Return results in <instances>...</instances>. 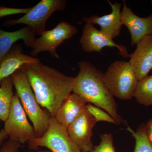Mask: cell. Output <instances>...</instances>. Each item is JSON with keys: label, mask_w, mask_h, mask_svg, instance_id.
Instances as JSON below:
<instances>
[{"label": "cell", "mask_w": 152, "mask_h": 152, "mask_svg": "<svg viewBox=\"0 0 152 152\" xmlns=\"http://www.w3.org/2000/svg\"><path fill=\"white\" fill-rule=\"evenodd\" d=\"M28 8H14L7 7H0V19L7 16L17 14L27 13L31 10Z\"/></svg>", "instance_id": "22"}, {"label": "cell", "mask_w": 152, "mask_h": 152, "mask_svg": "<svg viewBox=\"0 0 152 152\" xmlns=\"http://www.w3.org/2000/svg\"><path fill=\"white\" fill-rule=\"evenodd\" d=\"M76 27L66 21L60 22L51 30H45L39 37L35 39L31 46L30 54L35 57L42 52L48 51L52 56L59 58L57 49L66 40L72 37L77 33Z\"/></svg>", "instance_id": "8"}, {"label": "cell", "mask_w": 152, "mask_h": 152, "mask_svg": "<svg viewBox=\"0 0 152 152\" xmlns=\"http://www.w3.org/2000/svg\"><path fill=\"white\" fill-rule=\"evenodd\" d=\"M8 138L4 129L0 131V148L4 142L5 140Z\"/></svg>", "instance_id": "25"}, {"label": "cell", "mask_w": 152, "mask_h": 152, "mask_svg": "<svg viewBox=\"0 0 152 152\" xmlns=\"http://www.w3.org/2000/svg\"><path fill=\"white\" fill-rule=\"evenodd\" d=\"M87 104L80 96L75 93L71 94L57 110L54 118L57 122L66 129Z\"/></svg>", "instance_id": "15"}, {"label": "cell", "mask_w": 152, "mask_h": 152, "mask_svg": "<svg viewBox=\"0 0 152 152\" xmlns=\"http://www.w3.org/2000/svg\"><path fill=\"white\" fill-rule=\"evenodd\" d=\"M10 77L23 108L32 123L37 137H41L48 130L51 117L38 103L27 77L20 69Z\"/></svg>", "instance_id": "3"}, {"label": "cell", "mask_w": 152, "mask_h": 152, "mask_svg": "<svg viewBox=\"0 0 152 152\" xmlns=\"http://www.w3.org/2000/svg\"><path fill=\"white\" fill-rule=\"evenodd\" d=\"M82 48L86 53L96 52L102 53L105 47L116 48L118 54L124 58H129L127 48L123 45L115 43L113 39L109 38L98 30L92 24L86 23L83 34L80 39Z\"/></svg>", "instance_id": "10"}, {"label": "cell", "mask_w": 152, "mask_h": 152, "mask_svg": "<svg viewBox=\"0 0 152 152\" xmlns=\"http://www.w3.org/2000/svg\"><path fill=\"white\" fill-rule=\"evenodd\" d=\"M107 1L111 7L110 13L102 16L92 15L84 17L82 20L86 23L99 25L101 28L100 31L105 35L113 39L119 36L123 26L121 21L122 5L120 3L113 4L110 1Z\"/></svg>", "instance_id": "13"}, {"label": "cell", "mask_w": 152, "mask_h": 152, "mask_svg": "<svg viewBox=\"0 0 152 152\" xmlns=\"http://www.w3.org/2000/svg\"><path fill=\"white\" fill-rule=\"evenodd\" d=\"M11 77L4 79L0 85V120L5 122L8 118L14 96Z\"/></svg>", "instance_id": "17"}, {"label": "cell", "mask_w": 152, "mask_h": 152, "mask_svg": "<svg viewBox=\"0 0 152 152\" xmlns=\"http://www.w3.org/2000/svg\"><path fill=\"white\" fill-rule=\"evenodd\" d=\"M133 97L141 104L152 105V75L138 81Z\"/></svg>", "instance_id": "18"}, {"label": "cell", "mask_w": 152, "mask_h": 152, "mask_svg": "<svg viewBox=\"0 0 152 152\" xmlns=\"http://www.w3.org/2000/svg\"><path fill=\"white\" fill-rule=\"evenodd\" d=\"M65 0H42L31 7L29 12L17 20H9L3 23L6 27L17 24H25L28 27L35 35H40L45 30L48 19L56 11L65 9Z\"/></svg>", "instance_id": "5"}, {"label": "cell", "mask_w": 152, "mask_h": 152, "mask_svg": "<svg viewBox=\"0 0 152 152\" xmlns=\"http://www.w3.org/2000/svg\"><path fill=\"white\" fill-rule=\"evenodd\" d=\"M145 125L147 135L152 145V118Z\"/></svg>", "instance_id": "24"}, {"label": "cell", "mask_w": 152, "mask_h": 152, "mask_svg": "<svg viewBox=\"0 0 152 152\" xmlns=\"http://www.w3.org/2000/svg\"><path fill=\"white\" fill-rule=\"evenodd\" d=\"M104 76L106 86L114 96L124 100L133 97L138 80L129 62L115 61Z\"/></svg>", "instance_id": "4"}, {"label": "cell", "mask_w": 152, "mask_h": 152, "mask_svg": "<svg viewBox=\"0 0 152 152\" xmlns=\"http://www.w3.org/2000/svg\"><path fill=\"white\" fill-rule=\"evenodd\" d=\"M20 144L9 139L3 144L0 152H18Z\"/></svg>", "instance_id": "23"}, {"label": "cell", "mask_w": 152, "mask_h": 152, "mask_svg": "<svg viewBox=\"0 0 152 152\" xmlns=\"http://www.w3.org/2000/svg\"><path fill=\"white\" fill-rule=\"evenodd\" d=\"M26 76L42 107L54 118L57 110L72 94L74 77L40 62L20 68Z\"/></svg>", "instance_id": "1"}, {"label": "cell", "mask_w": 152, "mask_h": 152, "mask_svg": "<svg viewBox=\"0 0 152 152\" xmlns=\"http://www.w3.org/2000/svg\"><path fill=\"white\" fill-rule=\"evenodd\" d=\"M121 21L129 31L132 46L145 36L152 35V14L146 18L138 17L128 7L125 1H123Z\"/></svg>", "instance_id": "11"}, {"label": "cell", "mask_w": 152, "mask_h": 152, "mask_svg": "<svg viewBox=\"0 0 152 152\" xmlns=\"http://www.w3.org/2000/svg\"><path fill=\"white\" fill-rule=\"evenodd\" d=\"M4 129L9 139L25 144L37 137L35 131L30 124L18 94L14 95L12 107Z\"/></svg>", "instance_id": "7"}, {"label": "cell", "mask_w": 152, "mask_h": 152, "mask_svg": "<svg viewBox=\"0 0 152 152\" xmlns=\"http://www.w3.org/2000/svg\"><path fill=\"white\" fill-rule=\"evenodd\" d=\"M29 148L39 150L45 147L51 152H82L68 135L66 129L51 117L48 128L41 137L32 139L28 142Z\"/></svg>", "instance_id": "6"}, {"label": "cell", "mask_w": 152, "mask_h": 152, "mask_svg": "<svg viewBox=\"0 0 152 152\" xmlns=\"http://www.w3.org/2000/svg\"><path fill=\"white\" fill-rule=\"evenodd\" d=\"M136 45L135 50L129 54V62L140 81L152 70V35L144 37Z\"/></svg>", "instance_id": "12"}, {"label": "cell", "mask_w": 152, "mask_h": 152, "mask_svg": "<svg viewBox=\"0 0 152 152\" xmlns=\"http://www.w3.org/2000/svg\"><path fill=\"white\" fill-rule=\"evenodd\" d=\"M38 58L23 53L21 45L15 44L3 58L0 64V85L4 79L10 77L25 64L40 62Z\"/></svg>", "instance_id": "14"}, {"label": "cell", "mask_w": 152, "mask_h": 152, "mask_svg": "<svg viewBox=\"0 0 152 152\" xmlns=\"http://www.w3.org/2000/svg\"><path fill=\"white\" fill-rule=\"evenodd\" d=\"M35 39V35L27 26L15 31L0 28V64L5 55L18 41L22 40L26 47L31 48Z\"/></svg>", "instance_id": "16"}, {"label": "cell", "mask_w": 152, "mask_h": 152, "mask_svg": "<svg viewBox=\"0 0 152 152\" xmlns=\"http://www.w3.org/2000/svg\"><path fill=\"white\" fill-rule=\"evenodd\" d=\"M86 107L96 122L105 121L116 124L113 118L108 113L100 108L90 103L87 104Z\"/></svg>", "instance_id": "20"}, {"label": "cell", "mask_w": 152, "mask_h": 152, "mask_svg": "<svg viewBox=\"0 0 152 152\" xmlns=\"http://www.w3.org/2000/svg\"><path fill=\"white\" fill-rule=\"evenodd\" d=\"M127 126V130L132 134L135 140L134 152H152V145L147 135L145 124L140 125L136 132L128 125Z\"/></svg>", "instance_id": "19"}, {"label": "cell", "mask_w": 152, "mask_h": 152, "mask_svg": "<svg viewBox=\"0 0 152 152\" xmlns=\"http://www.w3.org/2000/svg\"><path fill=\"white\" fill-rule=\"evenodd\" d=\"M28 152H51L50 150H35V151H29Z\"/></svg>", "instance_id": "26"}, {"label": "cell", "mask_w": 152, "mask_h": 152, "mask_svg": "<svg viewBox=\"0 0 152 152\" xmlns=\"http://www.w3.org/2000/svg\"><path fill=\"white\" fill-rule=\"evenodd\" d=\"M96 123L85 107L66 129L70 138L82 152H90L94 149L92 130Z\"/></svg>", "instance_id": "9"}, {"label": "cell", "mask_w": 152, "mask_h": 152, "mask_svg": "<svg viewBox=\"0 0 152 152\" xmlns=\"http://www.w3.org/2000/svg\"><path fill=\"white\" fill-rule=\"evenodd\" d=\"M101 141L98 145L94 147L90 152H115L112 134H105L100 135Z\"/></svg>", "instance_id": "21"}, {"label": "cell", "mask_w": 152, "mask_h": 152, "mask_svg": "<svg viewBox=\"0 0 152 152\" xmlns=\"http://www.w3.org/2000/svg\"><path fill=\"white\" fill-rule=\"evenodd\" d=\"M79 72L74 77L72 92L88 103L102 109L114 119L116 124L124 122L118 113V106L104 80L103 73L89 62L79 63Z\"/></svg>", "instance_id": "2"}]
</instances>
